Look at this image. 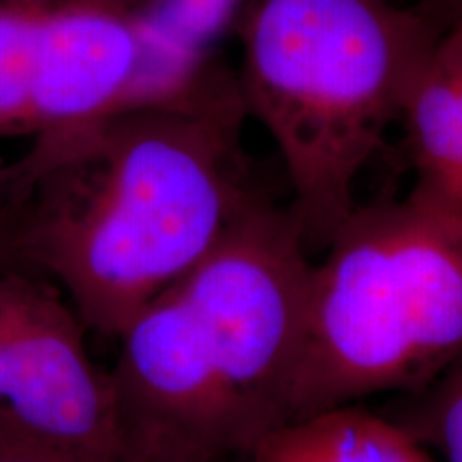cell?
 Wrapping results in <instances>:
<instances>
[{"mask_svg":"<svg viewBox=\"0 0 462 462\" xmlns=\"http://www.w3.org/2000/svg\"><path fill=\"white\" fill-rule=\"evenodd\" d=\"M240 92L182 99L39 133L0 171L17 262L56 282L90 332L118 340L259 195L238 148Z\"/></svg>","mask_w":462,"mask_h":462,"instance_id":"cell-1","label":"cell"},{"mask_svg":"<svg viewBox=\"0 0 462 462\" xmlns=\"http://www.w3.org/2000/svg\"><path fill=\"white\" fill-rule=\"evenodd\" d=\"M309 273L291 212L257 198L129 323L109 377L137 454L246 458L289 421Z\"/></svg>","mask_w":462,"mask_h":462,"instance_id":"cell-2","label":"cell"},{"mask_svg":"<svg viewBox=\"0 0 462 462\" xmlns=\"http://www.w3.org/2000/svg\"><path fill=\"white\" fill-rule=\"evenodd\" d=\"M310 262L289 421L418 394L462 351V198L356 206Z\"/></svg>","mask_w":462,"mask_h":462,"instance_id":"cell-3","label":"cell"},{"mask_svg":"<svg viewBox=\"0 0 462 462\" xmlns=\"http://www.w3.org/2000/svg\"><path fill=\"white\" fill-rule=\"evenodd\" d=\"M439 34L377 0L253 5L240 99L279 148L309 251L356 210L357 178Z\"/></svg>","mask_w":462,"mask_h":462,"instance_id":"cell-4","label":"cell"},{"mask_svg":"<svg viewBox=\"0 0 462 462\" xmlns=\"http://www.w3.org/2000/svg\"><path fill=\"white\" fill-rule=\"evenodd\" d=\"M62 289L22 262H0V407L39 435L103 456L131 448L109 371Z\"/></svg>","mask_w":462,"mask_h":462,"instance_id":"cell-5","label":"cell"},{"mask_svg":"<svg viewBox=\"0 0 462 462\" xmlns=\"http://www.w3.org/2000/svg\"><path fill=\"white\" fill-rule=\"evenodd\" d=\"M140 37L107 0L39 3L32 43L37 133L71 129L137 107Z\"/></svg>","mask_w":462,"mask_h":462,"instance_id":"cell-6","label":"cell"},{"mask_svg":"<svg viewBox=\"0 0 462 462\" xmlns=\"http://www.w3.org/2000/svg\"><path fill=\"white\" fill-rule=\"evenodd\" d=\"M418 182L462 198V26L441 31L402 106Z\"/></svg>","mask_w":462,"mask_h":462,"instance_id":"cell-7","label":"cell"},{"mask_svg":"<svg viewBox=\"0 0 462 462\" xmlns=\"http://www.w3.org/2000/svg\"><path fill=\"white\" fill-rule=\"evenodd\" d=\"M246 0H154L133 14L140 37V79L137 97L142 106L180 99L199 84V67L206 51Z\"/></svg>","mask_w":462,"mask_h":462,"instance_id":"cell-8","label":"cell"},{"mask_svg":"<svg viewBox=\"0 0 462 462\" xmlns=\"http://www.w3.org/2000/svg\"><path fill=\"white\" fill-rule=\"evenodd\" d=\"M248 462H435L429 448L394 418L343 404L274 429Z\"/></svg>","mask_w":462,"mask_h":462,"instance_id":"cell-9","label":"cell"},{"mask_svg":"<svg viewBox=\"0 0 462 462\" xmlns=\"http://www.w3.org/2000/svg\"><path fill=\"white\" fill-rule=\"evenodd\" d=\"M39 3L0 0V140L37 133L32 43Z\"/></svg>","mask_w":462,"mask_h":462,"instance_id":"cell-10","label":"cell"},{"mask_svg":"<svg viewBox=\"0 0 462 462\" xmlns=\"http://www.w3.org/2000/svg\"><path fill=\"white\" fill-rule=\"evenodd\" d=\"M394 420L446 462H462V351Z\"/></svg>","mask_w":462,"mask_h":462,"instance_id":"cell-11","label":"cell"},{"mask_svg":"<svg viewBox=\"0 0 462 462\" xmlns=\"http://www.w3.org/2000/svg\"><path fill=\"white\" fill-rule=\"evenodd\" d=\"M0 462H157L146 456H103L39 435L0 407Z\"/></svg>","mask_w":462,"mask_h":462,"instance_id":"cell-12","label":"cell"},{"mask_svg":"<svg viewBox=\"0 0 462 462\" xmlns=\"http://www.w3.org/2000/svg\"><path fill=\"white\" fill-rule=\"evenodd\" d=\"M435 5L441 11V26L452 28L462 26V0H435Z\"/></svg>","mask_w":462,"mask_h":462,"instance_id":"cell-13","label":"cell"},{"mask_svg":"<svg viewBox=\"0 0 462 462\" xmlns=\"http://www.w3.org/2000/svg\"><path fill=\"white\" fill-rule=\"evenodd\" d=\"M7 259H14V251H11L7 221H5L3 210H0V262H7Z\"/></svg>","mask_w":462,"mask_h":462,"instance_id":"cell-14","label":"cell"},{"mask_svg":"<svg viewBox=\"0 0 462 462\" xmlns=\"http://www.w3.org/2000/svg\"><path fill=\"white\" fill-rule=\"evenodd\" d=\"M107 3L118 5V7H123V9L129 11L131 5H137V7H140V5H142V9H143V7H148V5H152L154 0H107Z\"/></svg>","mask_w":462,"mask_h":462,"instance_id":"cell-15","label":"cell"}]
</instances>
